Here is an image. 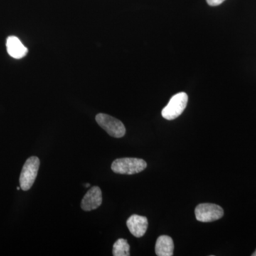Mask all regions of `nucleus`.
I'll list each match as a JSON object with an SVG mask.
<instances>
[{
	"mask_svg": "<svg viewBox=\"0 0 256 256\" xmlns=\"http://www.w3.org/2000/svg\"><path fill=\"white\" fill-rule=\"evenodd\" d=\"M146 166L144 160L124 158L114 160L111 165V170L116 174L131 175L141 172L146 169Z\"/></svg>",
	"mask_w": 256,
	"mask_h": 256,
	"instance_id": "f257e3e1",
	"label": "nucleus"
},
{
	"mask_svg": "<svg viewBox=\"0 0 256 256\" xmlns=\"http://www.w3.org/2000/svg\"><path fill=\"white\" fill-rule=\"evenodd\" d=\"M40 160L36 156H32L24 164L20 178V188L23 191H28L36 180L40 169Z\"/></svg>",
	"mask_w": 256,
	"mask_h": 256,
	"instance_id": "f03ea898",
	"label": "nucleus"
},
{
	"mask_svg": "<svg viewBox=\"0 0 256 256\" xmlns=\"http://www.w3.org/2000/svg\"><path fill=\"white\" fill-rule=\"evenodd\" d=\"M188 102V94L184 92H178L171 98L169 104L162 111V116L168 120L178 118L186 108Z\"/></svg>",
	"mask_w": 256,
	"mask_h": 256,
	"instance_id": "7ed1b4c3",
	"label": "nucleus"
},
{
	"mask_svg": "<svg viewBox=\"0 0 256 256\" xmlns=\"http://www.w3.org/2000/svg\"><path fill=\"white\" fill-rule=\"evenodd\" d=\"M96 120L111 137L121 138L126 134V129L124 124L109 114H98L96 116Z\"/></svg>",
	"mask_w": 256,
	"mask_h": 256,
	"instance_id": "20e7f679",
	"label": "nucleus"
},
{
	"mask_svg": "<svg viewBox=\"0 0 256 256\" xmlns=\"http://www.w3.org/2000/svg\"><path fill=\"white\" fill-rule=\"evenodd\" d=\"M224 210L215 204H200L195 208V216L198 222L207 223L215 222L224 216Z\"/></svg>",
	"mask_w": 256,
	"mask_h": 256,
	"instance_id": "39448f33",
	"label": "nucleus"
},
{
	"mask_svg": "<svg viewBox=\"0 0 256 256\" xmlns=\"http://www.w3.org/2000/svg\"><path fill=\"white\" fill-rule=\"evenodd\" d=\"M102 191L97 186L90 188L82 198L80 206L85 212H90L98 208L102 204Z\"/></svg>",
	"mask_w": 256,
	"mask_h": 256,
	"instance_id": "423d86ee",
	"label": "nucleus"
},
{
	"mask_svg": "<svg viewBox=\"0 0 256 256\" xmlns=\"http://www.w3.org/2000/svg\"><path fill=\"white\" fill-rule=\"evenodd\" d=\"M130 232L136 238H140L146 234L148 227V220L146 216L133 214L127 220Z\"/></svg>",
	"mask_w": 256,
	"mask_h": 256,
	"instance_id": "0eeeda50",
	"label": "nucleus"
},
{
	"mask_svg": "<svg viewBox=\"0 0 256 256\" xmlns=\"http://www.w3.org/2000/svg\"><path fill=\"white\" fill-rule=\"evenodd\" d=\"M6 50L10 56L16 60L22 58L28 54V50L24 46L18 38L14 36H10L6 40Z\"/></svg>",
	"mask_w": 256,
	"mask_h": 256,
	"instance_id": "6e6552de",
	"label": "nucleus"
},
{
	"mask_svg": "<svg viewBox=\"0 0 256 256\" xmlns=\"http://www.w3.org/2000/svg\"><path fill=\"white\" fill-rule=\"evenodd\" d=\"M174 242L168 236H160L156 244V255L158 256H172L174 252Z\"/></svg>",
	"mask_w": 256,
	"mask_h": 256,
	"instance_id": "1a4fd4ad",
	"label": "nucleus"
},
{
	"mask_svg": "<svg viewBox=\"0 0 256 256\" xmlns=\"http://www.w3.org/2000/svg\"><path fill=\"white\" fill-rule=\"evenodd\" d=\"M130 247L128 240L124 238H120L114 242L112 247V255L114 256H129Z\"/></svg>",
	"mask_w": 256,
	"mask_h": 256,
	"instance_id": "9d476101",
	"label": "nucleus"
},
{
	"mask_svg": "<svg viewBox=\"0 0 256 256\" xmlns=\"http://www.w3.org/2000/svg\"><path fill=\"white\" fill-rule=\"evenodd\" d=\"M225 0H206L208 5L212 6H218L224 2Z\"/></svg>",
	"mask_w": 256,
	"mask_h": 256,
	"instance_id": "9b49d317",
	"label": "nucleus"
},
{
	"mask_svg": "<svg viewBox=\"0 0 256 256\" xmlns=\"http://www.w3.org/2000/svg\"><path fill=\"white\" fill-rule=\"evenodd\" d=\"M89 186H90V184H86V188H89Z\"/></svg>",
	"mask_w": 256,
	"mask_h": 256,
	"instance_id": "f8f14e48",
	"label": "nucleus"
},
{
	"mask_svg": "<svg viewBox=\"0 0 256 256\" xmlns=\"http://www.w3.org/2000/svg\"><path fill=\"white\" fill-rule=\"evenodd\" d=\"M252 256H256V252H254V254H252Z\"/></svg>",
	"mask_w": 256,
	"mask_h": 256,
	"instance_id": "ddd939ff",
	"label": "nucleus"
},
{
	"mask_svg": "<svg viewBox=\"0 0 256 256\" xmlns=\"http://www.w3.org/2000/svg\"><path fill=\"white\" fill-rule=\"evenodd\" d=\"M18 188V190H21V188H20V186H18V188Z\"/></svg>",
	"mask_w": 256,
	"mask_h": 256,
	"instance_id": "4468645a",
	"label": "nucleus"
}]
</instances>
